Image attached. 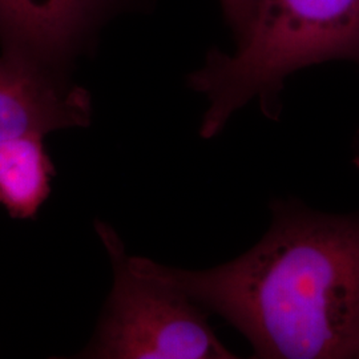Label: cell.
Masks as SVG:
<instances>
[{"label": "cell", "mask_w": 359, "mask_h": 359, "mask_svg": "<svg viewBox=\"0 0 359 359\" xmlns=\"http://www.w3.org/2000/svg\"><path fill=\"white\" fill-rule=\"evenodd\" d=\"M268 231L252 249L168 278L243 334L253 358H359V213L318 212L273 198Z\"/></svg>", "instance_id": "6da1fadb"}, {"label": "cell", "mask_w": 359, "mask_h": 359, "mask_svg": "<svg viewBox=\"0 0 359 359\" xmlns=\"http://www.w3.org/2000/svg\"><path fill=\"white\" fill-rule=\"evenodd\" d=\"M332 60L359 65V0H261L236 51L212 50L187 79L208 103L200 137L218 136L253 102L266 118L280 120L287 77Z\"/></svg>", "instance_id": "7a4b0ae2"}, {"label": "cell", "mask_w": 359, "mask_h": 359, "mask_svg": "<svg viewBox=\"0 0 359 359\" xmlns=\"http://www.w3.org/2000/svg\"><path fill=\"white\" fill-rule=\"evenodd\" d=\"M95 229L114 273L97 327L79 357L90 359H234L208 322L209 311L172 283L161 264L132 256L117 231Z\"/></svg>", "instance_id": "3957f363"}, {"label": "cell", "mask_w": 359, "mask_h": 359, "mask_svg": "<svg viewBox=\"0 0 359 359\" xmlns=\"http://www.w3.org/2000/svg\"><path fill=\"white\" fill-rule=\"evenodd\" d=\"M124 0H0L3 55L65 75Z\"/></svg>", "instance_id": "277c9868"}, {"label": "cell", "mask_w": 359, "mask_h": 359, "mask_svg": "<svg viewBox=\"0 0 359 359\" xmlns=\"http://www.w3.org/2000/svg\"><path fill=\"white\" fill-rule=\"evenodd\" d=\"M92 118L88 90L65 75L0 56V142L28 133L84 128Z\"/></svg>", "instance_id": "5b68a950"}, {"label": "cell", "mask_w": 359, "mask_h": 359, "mask_svg": "<svg viewBox=\"0 0 359 359\" xmlns=\"http://www.w3.org/2000/svg\"><path fill=\"white\" fill-rule=\"evenodd\" d=\"M44 139L28 133L0 142V205L11 217H35L50 197L55 169Z\"/></svg>", "instance_id": "8992f818"}, {"label": "cell", "mask_w": 359, "mask_h": 359, "mask_svg": "<svg viewBox=\"0 0 359 359\" xmlns=\"http://www.w3.org/2000/svg\"><path fill=\"white\" fill-rule=\"evenodd\" d=\"M226 22L231 28L236 43L249 34L255 22L261 0H219Z\"/></svg>", "instance_id": "52a82bcc"}]
</instances>
